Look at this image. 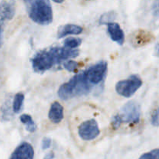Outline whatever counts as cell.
<instances>
[{
    "label": "cell",
    "instance_id": "cell-19",
    "mask_svg": "<svg viewBox=\"0 0 159 159\" xmlns=\"http://www.w3.org/2000/svg\"><path fill=\"white\" fill-rule=\"evenodd\" d=\"M51 145V139L49 138H43V141H42V148L43 150H46V149L49 148Z\"/></svg>",
    "mask_w": 159,
    "mask_h": 159
},
{
    "label": "cell",
    "instance_id": "cell-2",
    "mask_svg": "<svg viewBox=\"0 0 159 159\" xmlns=\"http://www.w3.org/2000/svg\"><path fill=\"white\" fill-rule=\"evenodd\" d=\"M92 85L85 78L84 71L75 75L58 89V96L64 100L86 95L91 91Z\"/></svg>",
    "mask_w": 159,
    "mask_h": 159
},
{
    "label": "cell",
    "instance_id": "cell-1",
    "mask_svg": "<svg viewBox=\"0 0 159 159\" xmlns=\"http://www.w3.org/2000/svg\"><path fill=\"white\" fill-rule=\"evenodd\" d=\"M79 54L77 50L66 48H51L37 52L31 59V63L35 72L43 74L63 61L76 57Z\"/></svg>",
    "mask_w": 159,
    "mask_h": 159
},
{
    "label": "cell",
    "instance_id": "cell-13",
    "mask_svg": "<svg viewBox=\"0 0 159 159\" xmlns=\"http://www.w3.org/2000/svg\"><path fill=\"white\" fill-rule=\"evenodd\" d=\"M20 121L26 126V130H28L29 132H33L35 131L36 130V125L34 121L33 120L32 117H31L30 115L28 114H23L20 116Z\"/></svg>",
    "mask_w": 159,
    "mask_h": 159
},
{
    "label": "cell",
    "instance_id": "cell-17",
    "mask_svg": "<svg viewBox=\"0 0 159 159\" xmlns=\"http://www.w3.org/2000/svg\"><path fill=\"white\" fill-rule=\"evenodd\" d=\"M78 66H79V64L74 61H68L64 63V67L65 68V69L69 71H75L77 69Z\"/></svg>",
    "mask_w": 159,
    "mask_h": 159
},
{
    "label": "cell",
    "instance_id": "cell-4",
    "mask_svg": "<svg viewBox=\"0 0 159 159\" xmlns=\"http://www.w3.org/2000/svg\"><path fill=\"white\" fill-rule=\"evenodd\" d=\"M142 85V80L138 75H133L128 79L118 82L116 85V91L120 96L130 98Z\"/></svg>",
    "mask_w": 159,
    "mask_h": 159
},
{
    "label": "cell",
    "instance_id": "cell-21",
    "mask_svg": "<svg viewBox=\"0 0 159 159\" xmlns=\"http://www.w3.org/2000/svg\"><path fill=\"white\" fill-rule=\"evenodd\" d=\"M2 26L0 23V48L2 46Z\"/></svg>",
    "mask_w": 159,
    "mask_h": 159
},
{
    "label": "cell",
    "instance_id": "cell-14",
    "mask_svg": "<svg viewBox=\"0 0 159 159\" xmlns=\"http://www.w3.org/2000/svg\"><path fill=\"white\" fill-rule=\"evenodd\" d=\"M23 101H24V95L23 93H17L14 97L13 100V111L15 113H20L23 107Z\"/></svg>",
    "mask_w": 159,
    "mask_h": 159
},
{
    "label": "cell",
    "instance_id": "cell-5",
    "mask_svg": "<svg viewBox=\"0 0 159 159\" xmlns=\"http://www.w3.org/2000/svg\"><path fill=\"white\" fill-rule=\"evenodd\" d=\"M116 117L120 124H137L139 122L141 117V107L139 104L134 101L128 102L122 107L120 113L116 115Z\"/></svg>",
    "mask_w": 159,
    "mask_h": 159
},
{
    "label": "cell",
    "instance_id": "cell-7",
    "mask_svg": "<svg viewBox=\"0 0 159 159\" xmlns=\"http://www.w3.org/2000/svg\"><path fill=\"white\" fill-rule=\"evenodd\" d=\"M78 132L84 141H93L100 134V129L96 120L90 119L80 124Z\"/></svg>",
    "mask_w": 159,
    "mask_h": 159
},
{
    "label": "cell",
    "instance_id": "cell-12",
    "mask_svg": "<svg viewBox=\"0 0 159 159\" xmlns=\"http://www.w3.org/2000/svg\"><path fill=\"white\" fill-rule=\"evenodd\" d=\"M82 26L75 24H66L61 26L57 31V38H62L68 35H79L82 32Z\"/></svg>",
    "mask_w": 159,
    "mask_h": 159
},
{
    "label": "cell",
    "instance_id": "cell-9",
    "mask_svg": "<svg viewBox=\"0 0 159 159\" xmlns=\"http://www.w3.org/2000/svg\"><path fill=\"white\" fill-rule=\"evenodd\" d=\"M107 30L110 34V38L114 42H116L119 45H123L124 42V33L121 29L120 26L116 23H107Z\"/></svg>",
    "mask_w": 159,
    "mask_h": 159
},
{
    "label": "cell",
    "instance_id": "cell-3",
    "mask_svg": "<svg viewBox=\"0 0 159 159\" xmlns=\"http://www.w3.org/2000/svg\"><path fill=\"white\" fill-rule=\"evenodd\" d=\"M26 10L30 18L40 25H48L53 21V10L51 3L45 0L26 1Z\"/></svg>",
    "mask_w": 159,
    "mask_h": 159
},
{
    "label": "cell",
    "instance_id": "cell-8",
    "mask_svg": "<svg viewBox=\"0 0 159 159\" xmlns=\"http://www.w3.org/2000/svg\"><path fill=\"white\" fill-rule=\"evenodd\" d=\"M34 150L30 144L23 142L12 152L9 159H34Z\"/></svg>",
    "mask_w": 159,
    "mask_h": 159
},
{
    "label": "cell",
    "instance_id": "cell-11",
    "mask_svg": "<svg viewBox=\"0 0 159 159\" xmlns=\"http://www.w3.org/2000/svg\"><path fill=\"white\" fill-rule=\"evenodd\" d=\"M49 119L54 124H59L64 118V109L58 102H54L51 106L49 111Z\"/></svg>",
    "mask_w": 159,
    "mask_h": 159
},
{
    "label": "cell",
    "instance_id": "cell-20",
    "mask_svg": "<svg viewBox=\"0 0 159 159\" xmlns=\"http://www.w3.org/2000/svg\"><path fill=\"white\" fill-rule=\"evenodd\" d=\"M54 158V152H49V153H48L46 155H45L43 159H53Z\"/></svg>",
    "mask_w": 159,
    "mask_h": 159
},
{
    "label": "cell",
    "instance_id": "cell-16",
    "mask_svg": "<svg viewBox=\"0 0 159 159\" xmlns=\"http://www.w3.org/2000/svg\"><path fill=\"white\" fill-rule=\"evenodd\" d=\"M139 159H158V149H155L152 152L144 154Z\"/></svg>",
    "mask_w": 159,
    "mask_h": 159
},
{
    "label": "cell",
    "instance_id": "cell-18",
    "mask_svg": "<svg viewBox=\"0 0 159 159\" xmlns=\"http://www.w3.org/2000/svg\"><path fill=\"white\" fill-rule=\"evenodd\" d=\"M152 124L155 127H158V110L156 109V110L155 111V113H153L152 116Z\"/></svg>",
    "mask_w": 159,
    "mask_h": 159
},
{
    "label": "cell",
    "instance_id": "cell-15",
    "mask_svg": "<svg viewBox=\"0 0 159 159\" xmlns=\"http://www.w3.org/2000/svg\"><path fill=\"white\" fill-rule=\"evenodd\" d=\"M81 43H82V40L79 38H75V37H69L64 41L65 48L72 50L74 48H78Z\"/></svg>",
    "mask_w": 159,
    "mask_h": 159
},
{
    "label": "cell",
    "instance_id": "cell-6",
    "mask_svg": "<svg viewBox=\"0 0 159 159\" xmlns=\"http://www.w3.org/2000/svg\"><path fill=\"white\" fill-rule=\"evenodd\" d=\"M107 68H108L107 62L102 61L89 67L88 69L83 71L85 78L90 85H97L103 80L107 72Z\"/></svg>",
    "mask_w": 159,
    "mask_h": 159
},
{
    "label": "cell",
    "instance_id": "cell-10",
    "mask_svg": "<svg viewBox=\"0 0 159 159\" xmlns=\"http://www.w3.org/2000/svg\"><path fill=\"white\" fill-rule=\"evenodd\" d=\"M15 2L2 1L0 2V18L3 20H9L15 16Z\"/></svg>",
    "mask_w": 159,
    "mask_h": 159
}]
</instances>
